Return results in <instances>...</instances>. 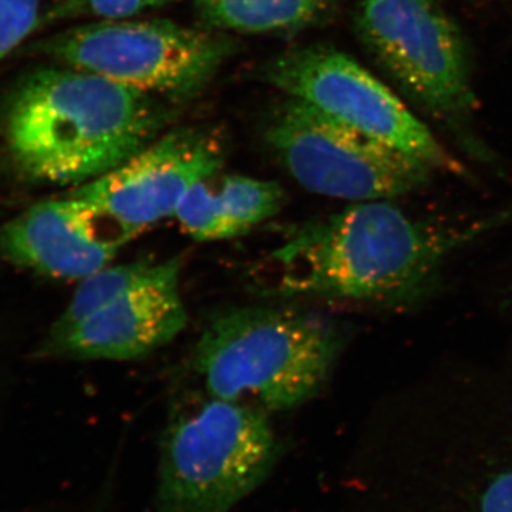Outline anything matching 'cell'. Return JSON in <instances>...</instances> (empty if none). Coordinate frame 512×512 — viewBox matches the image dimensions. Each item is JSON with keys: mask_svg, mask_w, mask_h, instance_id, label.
Returning <instances> with one entry per match:
<instances>
[{"mask_svg": "<svg viewBox=\"0 0 512 512\" xmlns=\"http://www.w3.org/2000/svg\"><path fill=\"white\" fill-rule=\"evenodd\" d=\"M264 76L286 97L305 101L434 171L466 174L386 84L338 49L315 45L289 50L266 64Z\"/></svg>", "mask_w": 512, "mask_h": 512, "instance_id": "9", "label": "cell"}, {"mask_svg": "<svg viewBox=\"0 0 512 512\" xmlns=\"http://www.w3.org/2000/svg\"><path fill=\"white\" fill-rule=\"evenodd\" d=\"M357 29L386 73L431 116L466 133L476 107L466 37L431 0H360Z\"/></svg>", "mask_w": 512, "mask_h": 512, "instance_id": "8", "label": "cell"}, {"mask_svg": "<svg viewBox=\"0 0 512 512\" xmlns=\"http://www.w3.org/2000/svg\"><path fill=\"white\" fill-rule=\"evenodd\" d=\"M330 0H195L211 29L242 35H288L309 28Z\"/></svg>", "mask_w": 512, "mask_h": 512, "instance_id": "14", "label": "cell"}, {"mask_svg": "<svg viewBox=\"0 0 512 512\" xmlns=\"http://www.w3.org/2000/svg\"><path fill=\"white\" fill-rule=\"evenodd\" d=\"M127 244L109 222L72 194L37 202L0 231V252L35 274L82 281L111 264Z\"/></svg>", "mask_w": 512, "mask_h": 512, "instance_id": "12", "label": "cell"}, {"mask_svg": "<svg viewBox=\"0 0 512 512\" xmlns=\"http://www.w3.org/2000/svg\"><path fill=\"white\" fill-rule=\"evenodd\" d=\"M345 332L319 313L255 306L208 323L194 350L207 394L265 413L296 409L328 383Z\"/></svg>", "mask_w": 512, "mask_h": 512, "instance_id": "4", "label": "cell"}, {"mask_svg": "<svg viewBox=\"0 0 512 512\" xmlns=\"http://www.w3.org/2000/svg\"><path fill=\"white\" fill-rule=\"evenodd\" d=\"M164 2L167 0H56L43 12L40 25L79 19L92 22L131 19Z\"/></svg>", "mask_w": 512, "mask_h": 512, "instance_id": "16", "label": "cell"}, {"mask_svg": "<svg viewBox=\"0 0 512 512\" xmlns=\"http://www.w3.org/2000/svg\"><path fill=\"white\" fill-rule=\"evenodd\" d=\"M35 46L57 64L173 100L201 92L235 50L220 30L136 18L74 26Z\"/></svg>", "mask_w": 512, "mask_h": 512, "instance_id": "6", "label": "cell"}, {"mask_svg": "<svg viewBox=\"0 0 512 512\" xmlns=\"http://www.w3.org/2000/svg\"><path fill=\"white\" fill-rule=\"evenodd\" d=\"M225 153L224 140L211 128H174L70 194L128 242L174 217L195 184L222 170Z\"/></svg>", "mask_w": 512, "mask_h": 512, "instance_id": "10", "label": "cell"}, {"mask_svg": "<svg viewBox=\"0 0 512 512\" xmlns=\"http://www.w3.org/2000/svg\"><path fill=\"white\" fill-rule=\"evenodd\" d=\"M284 205V188L275 181L218 171L187 192L174 218L197 241H221L247 234Z\"/></svg>", "mask_w": 512, "mask_h": 512, "instance_id": "13", "label": "cell"}, {"mask_svg": "<svg viewBox=\"0 0 512 512\" xmlns=\"http://www.w3.org/2000/svg\"><path fill=\"white\" fill-rule=\"evenodd\" d=\"M151 261H136L130 264L106 266L80 281L73 293L72 301L57 318L47 338H56L82 322L87 316L100 311L103 306L137 284L153 269Z\"/></svg>", "mask_w": 512, "mask_h": 512, "instance_id": "15", "label": "cell"}, {"mask_svg": "<svg viewBox=\"0 0 512 512\" xmlns=\"http://www.w3.org/2000/svg\"><path fill=\"white\" fill-rule=\"evenodd\" d=\"M467 376L406 406L420 456L400 484L409 512H512V372Z\"/></svg>", "mask_w": 512, "mask_h": 512, "instance_id": "3", "label": "cell"}, {"mask_svg": "<svg viewBox=\"0 0 512 512\" xmlns=\"http://www.w3.org/2000/svg\"><path fill=\"white\" fill-rule=\"evenodd\" d=\"M168 110L156 96L55 64L33 70L0 107V147L33 183L82 185L160 136Z\"/></svg>", "mask_w": 512, "mask_h": 512, "instance_id": "2", "label": "cell"}, {"mask_svg": "<svg viewBox=\"0 0 512 512\" xmlns=\"http://www.w3.org/2000/svg\"><path fill=\"white\" fill-rule=\"evenodd\" d=\"M281 453L268 413L208 394L165 426L156 512H229L264 483Z\"/></svg>", "mask_w": 512, "mask_h": 512, "instance_id": "5", "label": "cell"}, {"mask_svg": "<svg viewBox=\"0 0 512 512\" xmlns=\"http://www.w3.org/2000/svg\"><path fill=\"white\" fill-rule=\"evenodd\" d=\"M43 0H0V62L40 25Z\"/></svg>", "mask_w": 512, "mask_h": 512, "instance_id": "17", "label": "cell"}, {"mask_svg": "<svg viewBox=\"0 0 512 512\" xmlns=\"http://www.w3.org/2000/svg\"><path fill=\"white\" fill-rule=\"evenodd\" d=\"M512 211L447 221L414 217L390 200L353 202L305 222L266 261V292L406 308L429 295L444 262Z\"/></svg>", "mask_w": 512, "mask_h": 512, "instance_id": "1", "label": "cell"}, {"mask_svg": "<svg viewBox=\"0 0 512 512\" xmlns=\"http://www.w3.org/2000/svg\"><path fill=\"white\" fill-rule=\"evenodd\" d=\"M181 261L156 264L143 279L100 311L56 338L43 356L127 362L156 352L177 338L188 316L180 292Z\"/></svg>", "mask_w": 512, "mask_h": 512, "instance_id": "11", "label": "cell"}, {"mask_svg": "<svg viewBox=\"0 0 512 512\" xmlns=\"http://www.w3.org/2000/svg\"><path fill=\"white\" fill-rule=\"evenodd\" d=\"M265 141L301 187L339 200H393L423 190L434 171L292 97L269 116Z\"/></svg>", "mask_w": 512, "mask_h": 512, "instance_id": "7", "label": "cell"}]
</instances>
